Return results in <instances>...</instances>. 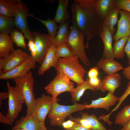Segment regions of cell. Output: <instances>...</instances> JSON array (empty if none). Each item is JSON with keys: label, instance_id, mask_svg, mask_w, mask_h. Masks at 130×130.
I'll return each mask as SVG.
<instances>
[{"label": "cell", "instance_id": "1", "mask_svg": "<svg viewBox=\"0 0 130 130\" xmlns=\"http://www.w3.org/2000/svg\"><path fill=\"white\" fill-rule=\"evenodd\" d=\"M95 0H75L71 7L78 29L86 36L87 49L89 41L96 35L99 36L103 28V21L93 7Z\"/></svg>", "mask_w": 130, "mask_h": 130}, {"label": "cell", "instance_id": "2", "mask_svg": "<svg viewBox=\"0 0 130 130\" xmlns=\"http://www.w3.org/2000/svg\"><path fill=\"white\" fill-rule=\"evenodd\" d=\"M79 58L73 56L58 58L54 67L57 72L62 73L67 76L71 80L79 85L84 82V75L87 72L80 64Z\"/></svg>", "mask_w": 130, "mask_h": 130}, {"label": "cell", "instance_id": "3", "mask_svg": "<svg viewBox=\"0 0 130 130\" xmlns=\"http://www.w3.org/2000/svg\"><path fill=\"white\" fill-rule=\"evenodd\" d=\"M72 24L70 28L65 42L75 56L78 57L84 65L90 64L85 51L84 43L85 35L78 29L74 17L72 16Z\"/></svg>", "mask_w": 130, "mask_h": 130}, {"label": "cell", "instance_id": "4", "mask_svg": "<svg viewBox=\"0 0 130 130\" xmlns=\"http://www.w3.org/2000/svg\"><path fill=\"white\" fill-rule=\"evenodd\" d=\"M16 86L21 91L27 107L26 116L32 115L36 99L33 92L34 79L30 70L24 76L13 79Z\"/></svg>", "mask_w": 130, "mask_h": 130}, {"label": "cell", "instance_id": "5", "mask_svg": "<svg viewBox=\"0 0 130 130\" xmlns=\"http://www.w3.org/2000/svg\"><path fill=\"white\" fill-rule=\"evenodd\" d=\"M85 105L77 102L72 105H61L55 102L53 103L48 115L50 123L52 126H62L66 117L72 113L85 109Z\"/></svg>", "mask_w": 130, "mask_h": 130}, {"label": "cell", "instance_id": "6", "mask_svg": "<svg viewBox=\"0 0 130 130\" xmlns=\"http://www.w3.org/2000/svg\"><path fill=\"white\" fill-rule=\"evenodd\" d=\"M74 83L64 74L57 72L55 77L44 88L46 92L50 94L54 100L62 93L68 91L71 94L75 89Z\"/></svg>", "mask_w": 130, "mask_h": 130}, {"label": "cell", "instance_id": "7", "mask_svg": "<svg viewBox=\"0 0 130 130\" xmlns=\"http://www.w3.org/2000/svg\"><path fill=\"white\" fill-rule=\"evenodd\" d=\"M7 85L9 97L8 109L6 116L13 123L21 110L25 100L21 91L16 86H12L8 82Z\"/></svg>", "mask_w": 130, "mask_h": 130}, {"label": "cell", "instance_id": "8", "mask_svg": "<svg viewBox=\"0 0 130 130\" xmlns=\"http://www.w3.org/2000/svg\"><path fill=\"white\" fill-rule=\"evenodd\" d=\"M28 6L21 0H18L17 10L14 17V26L19 29L28 40H33L32 32L29 28L27 18L33 14L29 13Z\"/></svg>", "mask_w": 130, "mask_h": 130}, {"label": "cell", "instance_id": "9", "mask_svg": "<svg viewBox=\"0 0 130 130\" xmlns=\"http://www.w3.org/2000/svg\"><path fill=\"white\" fill-rule=\"evenodd\" d=\"M59 100L58 98L54 100L50 95L42 94L40 97L36 99L32 116L37 121L45 122V118L50 111L53 104Z\"/></svg>", "mask_w": 130, "mask_h": 130}, {"label": "cell", "instance_id": "10", "mask_svg": "<svg viewBox=\"0 0 130 130\" xmlns=\"http://www.w3.org/2000/svg\"><path fill=\"white\" fill-rule=\"evenodd\" d=\"M32 33L37 51L36 56L32 57L35 63L41 65L52 43L48 34H43L37 32H32Z\"/></svg>", "mask_w": 130, "mask_h": 130}, {"label": "cell", "instance_id": "11", "mask_svg": "<svg viewBox=\"0 0 130 130\" xmlns=\"http://www.w3.org/2000/svg\"><path fill=\"white\" fill-rule=\"evenodd\" d=\"M30 55L20 49L15 50L6 57L1 58L3 62V73L16 68L25 61Z\"/></svg>", "mask_w": 130, "mask_h": 130}, {"label": "cell", "instance_id": "12", "mask_svg": "<svg viewBox=\"0 0 130 130\" xmlns=\"http://www.w3.org/2000/svg\"><path fill=\"white\" fill-rule=\"evenodd\" d=\"M35 62L31 55L20 65L12 70L0 75L2 80L13 79L22 77L35 67Z\"/></svg>", "mask_w": 130, "mask_h": 130}, {"label": "cell", "instance_id": "13", "mask_svg": "<svg viewBox=\"0 0 130 130\" xmlns=\"http://www.w3.org/2000/svg\"><path fill=\"white\" fill-rule=\"evenodd\" d=\"M120 17L118 21L117 28L114 39L117 41L123 37L130 35V12L125 10H120Z\"/></svg>", "mask_w": 130, "mask_h": 130}, {"label": "cell", "instance_id": "14", "mask_svg": "<svg viewBox=\"0 0 130 130\" xmlns=\"http://www.w3.org/2000/svg\"><path fill=\"white\" fill-rule=\"evenodd\" d=\"M24 129L27 130H46L45 122L37 121L31 115L23 116L15 123L12 129Z\"/></svg>", "mask_w": 130, "mask_h": 130}, {"label": "cell", "instance_id": "15", "mask_svg": "<svg viewBox=\"0 0 130 130\" xmlns=\"http://www.w3.org/2000/svg\"><path fill=\"white\" fill-rule=\"evenodd\" d=\"M118 99L119 98L116 97L113 93L108 92L105 97L92 100L91 104L85 105V109L101 108L109 111L110 107L115 105L118 101Z\"/></svg>", "mask_w": 130, "mask_h": 130}, {"label": "cell", "instance_id": "16", "mask_svg": "<svg viewBox=\"0 0 130 130\" xmlns=\"http://www.w3.org/2000/svg\"><path fill=\"white\" fill-rule=\"evenodd\" d=\"M121 78L120 74L117 73L105 76L102 81L100 90L103 92L108 91L114 93L119 87Z\"/></svg>", "mask_w": 130, "mask_h": 130}, {"label": "cell", "instance_id": "17", "mask_svg": "<svg viewBox=\"0 0 130 130\" xmlns=\"http://www.w3.org/2000/svg\"><path fill=\"white\" fill-rule=\"evenodd\" d=\"M56 46L52 44L48 50L44 60L39 67L38 74L42 75L46 71L56 65L58 59L56 54Z\"/></svg>", "mask_w": 130, "mask_h": 130}, {"label": "cell", "instance_id": "18", "mask_svg": "<svg viewBox=\"0 0 130 130\" xmlns=\"http://www.w3.org/2000/svg\"><path fill=\"white\" fill-rule=\"evenodd\" d=\"M112 36L108 28L106 26H103L99 36L104 45L102 57L104 58H115L112 45Z\"/></svg>", "mask_w": 130, "mask_h": 130}, {"label": "cell", "instance_id": "19", "mask_svg": "<svg viewBox=\"0 0 130 130\" xmlns=\"http://www.w3.org/2000/svg\"><path fill=\"white\" fill-rule=\"evenodd\" d=\"M97 66L108 75L117 73L124 68L122 65L114 59L105 58L103 57L98 62Z\"/></svg>", "mask_w": 130, "mask_h": 130}, {"label": "cell", "instance_id": "20", "mask_svg": "<svg viewBox=\"0 0 130 130\" xmlns=\"http://www.w3.org/2000/svg\"><path fill=\"white\" fill-rule=\"evenodd\" d=\"M114 0H96L92 6L95 10L103 21L115 6Z\"/></svg>", "mask_w": 130, "mask_h": 130}, {"label": "cell", "instance_id": "21", "mask_svg": "<svg viewBox=\"0 0 130 130\" xmlns=\"http://www.w3.org/2000/svg\"><path fill=\"white\" fill-rule=\"evenodd\" d=\"M58 4L54 19L59 24L65 23L70 20L71 16L67 8L69 3L68 0H58Z\"/></svg>", "mask_w": 130, "mask_h": 130}, {"label": "cell", "instance_id": "22", "mask_svg": "<svg viewBox=\"0 0 130 130\" xmlns=\"http://www.w3.org/2000/svg\"><path fill=\"white\" fill-rule=\"evenodd\" d=\"M14 43L11 35L0 33V58L6 57L15 50Z\"/></svg>", "mask_w": 130, "mask_h": 130}, {"label": "cell", "instance_id": "23", "mask_svg": "<svg viewBox=\"0 0 130 130\" xmlns=\"http://www.w3.org/2000/svg\"><path fill=\"white\" fill-rule=\"evenodd\" d=\"M18 0H0V14L14 18Z\"/></svg>", "mask_w": 130, "mask_h": 130}, {"label": "cell", "instance_id": "24", "mask_svg": "<svg viewBox=\"0 0 130 130\" xmlns=\"http://www.w3.org/2000/svg\"><path fill=\"white\" fill-rule=\"evenodd\" d=\"M120 10L115 6L103 21V26L107 27L113 36L116 30L114 26L118 21Z\"/></svg>", "mask_w": 130, "mask_h": 130}, {"label": "cell", "instance_id": "25", "mask_svg": "<svg viewBox=\"0 0 130 130\" xmlns=\"http://www.w3.org/2000/svg\"><path fill=\"white\" fill-rule=\"evenodd\" d=\"M70 20L58 26V30L55 38L51 41L56 47L65 42L69 32L68 26Z\"/></svg>", "mask_w": 130, "mask_h": 130}, {"label": "cell", "instance_id": "26", "mask_svg": "<svg viewBox=\"0 0 130 130\" xmlns=\"http://www.w3.org/2000/svg\"><path fill=\"white\" fill-rule=\"evenodd\" d=\"M87 89H90L93 91L95 90L90 84L88 81V78H86V80L83 83L75 88L72 94L71 101L75 103L77 101H80V98L83 95L85 91Z\"/></svg>", "mask_w": 130, "mask_h": 130}, {"label": "cell", "instance_id": "27", "mask_svg": "<svg viewBox=\"0 0 130 130\" xmlns=\"http://www.w3.org/2000/svg\"><path fill=\"white\" fill-rule=\"evenodd\" d=\"M14 26L13 18L0 14V33L10 34Z\"/></svg>", "mask_w": 130, "mask_h": 130}, {"label": "cell", "instance_id": "28", "mask_svg": "<svg viewBox=\"0 0 130 130\" xmlns=\"http://www.w3.org/2000/svg\"><path fill=\"white\" fill-rule=\"evenodd\" d=\"M129 36H124L117 41H115L113 47L115 57L117 59H123L125 56L124 49L127 42Z\"/></svg>", "mask_w": 130, "mask_h": 130}, {"label": "cell", "instance_id": "29", "mask_svg": "<svg viewBox=\"0 0 130 130\" xmlns=\"http://www.w3.org/2000/svg\"><path fill=\"white\" fill-rule=\"evenodd\" d=\"M80 113L81 117L86 120L91 126V130H107L94 115H89L87 113L82 112Z\"/></svg>", "mask_w": 130, "mask_h": 130}, {"label": "cell", "instance_id": "30", "mask_svg": "<svg viewBox=\"0 0 130 130\" xmlns=\"http://www.w3.org/2000/svg\"><path fill=\"white\" fill-rule=\"evenodd\" d=\"M32 17L41 22L46 26L48 30V34L51 42L55 38L57 32L58 26L57 23L54 19L52 20L47 18L46 20H44L37 18L34 16Z\"/></svg>", "mask_w": 130, "mask_h": 130}, {"label": "cell", "instance_id": "31", "mask_svg": "<svg viewBox=\"0 0 130 130\" xmlns=\"http://www.w3.org/2000/svg\"><path fill=\"white\" fill-rule=\"evenodd\" d=\"M130 121V105L125 106L115 116V124L123 126Z\"/></svg>", "mask_w": 130, "mask_h": 130}, {"label": "cell", "instance_id": "32", "mask_svg": "<svg viewBox=\"0 0 130 130\" xmlns=\"http://www.w3.org/2000/svg\"><path fill=\"white\" fill-rule=\"evenodd\" d=\"M22 32L17 29H14L11 32L10 35L17 46L26 49L27 47L25 41L26 37Z\"/></svg>", "mask_w": 130, "mask_h": 130}, {"label": "cell", "instance_id": "33", "mask_svg": "<svg viewBox=\"0 0 130 130\" xmlns=\"http://www.w3.org/2000/svg\"><path fill=\"white\" fill-rule=\"evenodd\" d=\"M55 54L58 59L59 58H68L74 56L65 42L56 47Z\"/></svg>", "mask_w": 130, "mask_h": 130}, {"label": "cell", "instance_id": "34", "mask_svg": "<svg viewBox=\"0 0 130 130\" xmlns=\"http://www.w3.org/2000/svg\"><path fill=\"white\" fill-rule=\"evenodd\" d=\"M114 4L120 10H125L130 12V0H114Z\"/></svg>", "mask_w": 130, "mask_h": 130}, {"label": "cell", "instance_id": "35", "mask_svg": "<svg viewBox=\"0 0 130 130\" xmlns=\"http://www.w3.org/2000/svg\"><path fill=\"white\" fill-rule=\"evenodd\" d=\"M130 94V81L128 83L125 91L122 95L119 98L118 103L115 107L111 110V113L116 111L118 109L120 105L125 98Z\"/></svg>", "mask_w": 130, "mask_h": 130}, {"label": "cell", "instance_id": "36", "mask_svg": "<svg viewBox=\"0 0 130 130\" xmlns=\"http://www.w3.org/2000/svg\"><path fill=\"white\" fill-rule=\"evenodd\" d=\"M88 81L90 85L95 91L100 90L102 81L98 77L91 78H88Z\"/></svg>", "mask_w": 130, "mask_h": 130}, {"label": "cell", "instance_id": "37", "mask_svg": "<svg viewBox=\"0 0 130 130\" xmlns=\"http://www.w3.org/2000/svg\"><path fill=\"white\" fill-rule=\"evenodd\" d=\"M70 120H71L76 123L88 129H91V127L89 124L86 121L85 119L81 117H77L74 118L72 117H69Z\"/></svg>", "mask_w": 130, "mask_h": 130}, {"label": "cell", "instance_id": "38", "mask_svg": "<svg viewBox=\"0 0 130 130\" xmlns=\"http://www.w3.org/2000/svg\"><path fill=\"white\" fill-rule=\"evenodd\" d=\"M28 46L31 51L32 57H35L37 54V51L34 41L33 40H29Z\"/></svg>", "mask_w": 130, "mask_h": 130}, {"label": "cell", "instance_id": "39", "mask_svg": "<svg viewBox=\"0 0 130 130\" xmlns=\"http://www.w3.org/2000/svg\"><path fill=\"white\" fill-rule=\"evenodd\" d=\"M99 68L97 66H96L90 68L88 73V78H91L98 77Z\"/></svg>", "mask_w": 130, "mask_h": 130}, {"label": "cell", "instance_id": "40", "mask_svg": "<svg viewBox=\"0 0 130 130\" xmlns=\"http://www.w3.org/2000/svg\"><path fill=\"white\" fill-rule=\"evenodd\" d=\"M124 51L128 58V63L130 65V35L129 36L127 42L124 49Z\"/></svg>", "mask_w": 130, "mask_h": 130}, {"label": "cell", "instance_id": "41", "mask_svg": "<svg viewBox=\"0 0 130 130\" xmlns=\"http://www.w3.org/2000/svg\"><path fill=\"white\" fill-rule=\"evenodd\" d=\"M0 123L12 125L13 122H12L6 116H5L3 114L0 112Z\"/></svg>", "mask_w": 130, "mask_h": 130}, {"label": "cell", "instance_id": "42", "mask_svg": "<svg viewBox=\"0 0 130 130\" xmlns=\"http://www.w3.org/2000/svg\"><path fill=\"white\" fill-rule=\"evenodd\" d=\"M63 130H91V129L86 128L82 126L77 124L75 123L71 127L65 129Z\"/></svg>", "mask_w": 130, "mask_h": 130}, {"label": "cell", "instance_id": "43", "mask_svg": "<svg viewBox=\"0 0 130 130\" xmlns=\"http://www.w3.org/2000/svg\"><path fill=\"white\" fill-rule=\"evenodd\" d=\"M75 123H76L70 119L65 121L62 124V126L64 129L69 128L72 127Z\"/></svg>", "mask_w": 130, "mask_h": 130}, {"label": "cell", "instance_id": "44", "mask_svg": "<svg viewBox=\"0 0 130 130\" xmlns=\"http://www.w3.org/2000/svg\"><path fill=\"white\" fill-rule=\"evenodd\" d=\"M123 70V75L126 79L130 80V65L124 68Z\"/></svg>", "mask_w": 130, "mask_h": 130}, {"label": "cell", "instance_id": "45", "mask_svg": "<svg viewBox=\"0 0 130 130\" xmlns=\"http://www.w3.org/2000/svg\"><path fill=\"white\" fill-rule=\"evenodd\" d=\"M9 95L8 92H2L0 93V106L1 105L2 100H5L8 98Z\"/></svg>", "mask_w": 130, "mask_h": 130}, {"label": "cell", "instance_id": "46", "mask_svg": "<svg viewBox=\"0 0 130 130\" xmlns=\"http://www.w3.org/2000/svg\"><path fill=\"white\" fill-rule=\"evenodd\" d=\"M123 126L120 130H130V121Z\"/></svg>", "mask_w": 130, "mask_h": 130}, {"label": "cell", "instance_id": "47", "mask_svg": "<svg viewBox=\"0 0 130 130\" xmlns=\"http://www.w3.org/2000/svg\"><path fill=\"white\" fill-rule=\"evenodd\" d=\"M12 130H21L20 129H12Z\"/></svg>", "mask_w": 130, "mask_h": 130}, {"label": "cell", "instance_id": "48", "mask_svg": "<svg viewBox=\"0 0 130 130\" xmlns=\"http://www.w3.org/2000/svg\"><path fill=\"white\" fill-rule=\"evenodd\" d=\"M20 129V130H26V129Z\"/></svg>", "mask_w": 130, "mask_h": 130}, {"label": "cell", "instance_id": "49", "mask_svg": "<svg viewBox=\"0 0 130 130\" xmlns=\"http://www.w3.org/2000/svg\"><path fill=\"white\" fill-rule=\"evenodd\" d=\"M107 130H113L111 129H109Z\"/></svg>", "mask_w": 130, "mask_h": 130}, {"label": "cell", "instance_id": "50", "mask_svg": "<svg viewBox=\"0 0 130 130\" xmlns=\"http://www.w3.org/2000/svg\"><path fill=\"white\" fill-rule=\"evenodd\" d=\"M48 130L47 129V130Z\"/></svg>", "mask_w": 130, "mask_h": 130}]
</instances>
